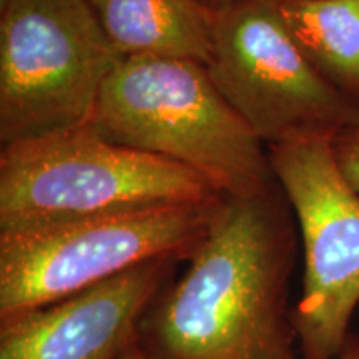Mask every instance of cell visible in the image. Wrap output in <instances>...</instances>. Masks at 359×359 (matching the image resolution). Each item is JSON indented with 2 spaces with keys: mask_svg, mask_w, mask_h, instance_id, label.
<instances>
[{
  "mask_svg": "<svg viewBox=\"0 0 359 359\" xmlns=\"http://www.w3.org/2000/svg\"><path fill=\"white\" fill-rule=\"evenodd\" d=\"M298 245L278 182L223 196L185 273L143 316L138 344L151 359H302L290 306Z\"/></svg>",
  "mask_w": 359,
  "mask_h": 359,
  "instance_id": "cell-1",
  "label": "cell"
},
{
  "mask_svg": "<svg viewBox=\"0 0 359 359\" xmlns=\"http://www.w3.org/2000/svg\"><path fill=\"white\" fill-rule=\"evenodd\" d=\"M177 262L143 263L62 302L0 321V359H120Z\"/></svg>",
  "mask_w": 359,
  "mask_h": 359,
  "instance_id": "cell-8",
  "label": "cell"
},
{
  "mask_svg": "<svg viewBox=\"0 0 359 359\" xmlns=\"http://www.w3.org/2000/svg\"><path fill=\"white\" fill-rule=\"evenodd\" d=\"M276 6L309 64L359 103V0H278Z\"/></svg>",
  "mask_w": 359,
  "mask_h": 359,
  "instance_id": "cell-10",
  "label": "cell"
},
{
  "mask_svg": "<svg viewBox=\"0 0 359 359\" xmlns=\"http://www.w3.org/2000/svg\"><path fill=\"white\" fill-rule=\"evenodd\" d=\"M120 359H151L148 356V353L143 349L140 344H138V341H135V343L130 346L127 351L123 353V356Z\"/></svg>",
  "mask_w": 359,
  "mask_h": 359,
  "instance_id": "cell-14",
  "label": "cell"
},
{
  "mask_svg": "<svg viewBox=\"0 0 359 359\" xmlns=\"http://www.w3.org/2000/svg\"><path fill=\"white\" fill-rule=\"evenodd\" d=\"M222 200L0 233V321L62 302L143 263L187 262Z\"/></svg>",
  "mask_w": 359,
  "mask_h": 359,
  "instance_id": "cell-4",
  "label": "cell"
},
{
  "mask_svg": "<svg viewBox=\"0 0 359 359\" xmlns=\"http://www.w3.org/2000/svg\"><path fill=\"white\" fill-rule=\"evenodd\" d=\"M219 196L193 170L107 140L92 123L0 151V233Z\"/></svg>",
  "mask_w": 359,
  "mask_h": 359,
  "instance_id": "cell-3",
  "label": "cell"
},
{
  "mask_svg": "<svg viewBox=\"0 0 359 359\" xmlns=\"http://www.w3.org/2000/svg\"><path fill=\"white\" fill-rule=\"evenodd\" d=\"M92 125L107 140L193 170L222 196L276 182L266 145L200 62L123 58L103 85Z\"/></svg>",
  "mask_w": 359,
  "mask_h": 359,
  "instance_id": "cell-2",
  "label": "cell"
},
{
  "mask_svg": "<svg viewBox=\"0 0 359 359\" xmlns=\"http://www.w3.org/2000/svg\"><path fill=\"white\" fill-rule=\"evenodd\" d=\"M333 154L343 177L359 193V123L346 127L336 135Z\"/></svg>",
  "mask_w": 359,
  "mask_h": 359,
  "instance_id": "cell-11",
  "label": "cell"
},
{
  "mask_svg": "<svg viewBox=\"0 0 359 359\" xmlns=\"http://www.w3.org/2000/svg\"><path fill=\"white\" fill-rule=\"evenodd\" d=\"M276 2H245L215 12L206 70L266 147L296 135L336 137L359 123V103L309 64Z\"/></svg>",
  "mask_w": 359,
  "mask_h": 359,
  "instance_id": "cell-7",
  "label": "cell"
},
{
  "mask_svg": "<svg viewBox=\"0 0 359 359\" xmlns=\"http://www.w3.org/2000/svg\"><path fill=\"white\" fill-rule=\"evenodd\" d=\"M333 138L296 135L266 147L303 246V291L291 311L302 359H336L359 304V193L336 163Z\"/></svg>",
  "mask_w": 359,
  "mask_h": 359,
  "instance_id": "cell-6",
  "label": "cell"
},
{
  "mask_svg": "<svg viewBox=\"0 0 359 359\" xmlns=\"http://www.w3.org/2000/svg\"><path fill=\"white\" fill-rule=\"evenodd\" d=\"M336 359H359V334H349V338Z\"/></svg>",
  "mask_w": 359,
  "mask_h": 359,
  "instance_id": "cell-12",
  "label": "cell"
},
{
  "mask_svg": "<svg viewBox=\"0 0 359 359\" xmlns=\"http://www.w3.org/2000/svg\"><path fill=\"white\" fill-rule=\"evenodd\" d=\"M123 60L88 0H12L0 19V142L92 123Z\"/></svg>",
  "mask_w": 359,
  "mask_h": 359,
  "instance_id": "cell-5",
  "label": "cell"
},
{
  "mask_svg": "<svg viewBox=\"0 0 359 359\" xmlns=\"http://www.w3.org/2000/svg\"><path fill=\"white\" fill-rule=\"evenodd\" d=\"M203 6H206L210 11L218 12L223 11V8L238 6V4H245V2H276V0H200Z\"/></svg>",
  "mask_w": 359,
  "mask_h": 359,
  "instance_id": "cell-13",
  "label": "cell"
},
{
  "mask_svg": "<svg viewBox=\"0 0 359 359\" xmlns=\"http://www.w3.org/2000/svg\"><path fill=\"white\" fill-rule=\"evenodd\" d=\"M107 37L128 57L208 64L215 12L200 0H88Z\"/></svg>",
  "mask_w": 359,
  "mask_h": 359,
  "instance_id": "cell-9",
  "label": "cell"
}]
</instances>
